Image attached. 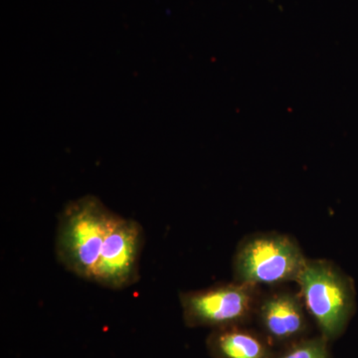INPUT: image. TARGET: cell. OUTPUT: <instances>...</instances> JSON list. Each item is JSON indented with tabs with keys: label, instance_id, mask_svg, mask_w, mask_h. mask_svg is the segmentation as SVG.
<instances>
[{
	"label": "cell",
	"instance_id": "cell-8",
	"mask_svg": "<svg viewBox=\"0 0 358 358\" xmlns=\"http://www.w3.org/2000/svg\"><path fill=\"white\" fill-rule=\"evenodd\" d=\"M329 343L322 336L301 338L291 343L287 350L275 358H331Z\"/></svg>",
	"mask_w": 358,
	"mask_h": 358
},
{
	"label": "cell",
	"instance_id": "cell-6",
	"mask_svg": "<svg viewBox=\"0 0 358 358\" xmlns=\"http://www.w3.org/2000/svg\"><path fill=\"white\" fill-rule=\"evenodd\" d=\"M307 313L300 294L279 291L261 296L255 317L271 343L291 345L307 333Z\"/></svg>",
	"mask_w": 358,
	"mask_h": 358
},
{
	"label": "cell",
	"instance_id": "cell-4",
	"mask_svg": "<svg viewBox=\"0 0 358 358\" xmlns=\"http://www.w3.org/2000/svg\"><path fill=\"white\" fill-rule=\"evenodd\" d=\"M260 298L258 287L235 281L179 294L186 327L212 329L248 324Z\"/></svg>",
	"mask_w": 358,
	"mask_h": 358
},
{
	"label": "cell",
	"instance_id": "cell-2",
	"mask_svg": "<svg viewBox=\"0 0 358 358\" xmlns=\"http://www.w3.org/2000/svg\"><path fill=\"white\" fill-rule=\"evenodd\" d=\"M296 282L306 310L319 327L320 336L329 341L339 338L357 305L352 278L326 259H307Z\"/></svg>",
	"mask_w": 358,
	"mask_h": 358
},
{
	"label": "cell",
	"instance_id": "cell-3",
	"mask_svg": "<svg viewBox=\"0 0 358 358\" xmlns=\"http://www.w3.org/2000/svg\"><path fill=\"white\" fill-rule=\"evenodd\" d=\"M307 259L294 238L277 232L255 233L238 244L233 281L258 288L296 282Z\"/></svg>",
	"mask_w": 358,
	"mask_h": 358
},
{
	"label": "cell",
	"instance_id": "cell-5",
	"mask_svg": "<svg viewBox=\"0 0 358 358\" xmlns=\"http://www.w3.org/2000/svg\"><path fill=\"white\" fill-rule=\"evenodd\" d=\"M143 229L140 223L115 216L92 282L103 288L122 289L140 279V260L143 248Z\"/></svg>",
	"mask_w": 358,
	"mask_h": 358
},
{
	"label": "cell",
	"instance_id": "cell-1",
	"mask_svg": "<svg viewBox=\"0 0 358 358\" xmlns=\"http://www.w3.org/2000/svg\"><path fill=\"white\" fill-rule=\"evenodd\" d=\"M115 216L94 196L70 202L59 216L55 240L58 262L68 272L92 282Z\"/></svg>",
	"mask_w": 358,
	"mask_h": 358
},
{
	"label": "cell",
	"instance_id": "cell-7",
	"mask_svg": "<svg viewBox=\"0 0 358 358\" xmlns=\"http://www.w3.org/2000/svg\"><path fill=\"white\" fill-rule=\"evenodd\" d=\"M212 358H275L272 343L244 326L212 329L206 339Z\"/></svg>",
	"mask_w": 358,
	"mask_h": 358
}]
</instances>
